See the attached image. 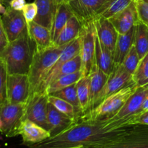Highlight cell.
Returning a JSON list of instances; mask_svg holds the SVG:
<instances>
[{
  "mask_svg": "<svg viewBox=\"0 0 148 148\" xmlns=\"http://www.w3.org/2000/svg\"><path fill=\"white\" fill-rule=\"evenodd\" d=\"M108 0H70L67 3L82 25L94 22L106 9Z\"/></svg>",
  "mask_w": 148,
  "mask_h": 148,
  "instance_id": "obj_6",
  "label": "cell"
},
{
  "mask_svg": "<svg viewBox=\"0 0 148 148\" xmlns=\"http://www.w3.org/2000/svg\"><path fill=\"white\" fill-rule=\"evenodd\" d=\"M51 95L62 98V99L64 100V101H67L69 103L72 104L75 107V111H76L77 114L78 116V121L80 119L82 116V113L81 111L80 106H79V99H78L76 84L66 87V88L57 91V92H53Z\"/></svg>",
  "mask_w": 148,
  "mask_h": 148,
  "instance_id": "obj_29",
  "label": "cell"
},
{
  "mask_svg": "<svg viewBox=\"0 0 148 148\" xmlns=\"http://www.w3.org/2000/svg\"><path fill=\"white\" fill-rule=\"evenodd\" d=\"M131 124L132 125H134V124L148 125V111L135 116L132 121Z\"/></svg>",
  "mask_w": 148,
  "mask_h": 148,
  "instance_id": "obj_37",
  "label": "cell"
},
{
  "mask_svg": "<svg viewBox=\"0 0 148 148\" xmlns=\"http://www.w3.org/2000/svg\"><path fill=\"white\" fill-rule=\"evenodd\" d=\"M27 30L30 38L36 44V51H41L53 45L51 31L46 27L33 21L27 23Z\"/></svg>",
  "mask_w": 148,
  "mask_h": 148,
  "instance_id": "obj_20",
  "label": "cell"
},
{
  "mask_svg": "<svg viewBox=\"0 0 148 148\" xmlns=\"http://www.w3.org/2000/svg\"><path fill=\"white\" fill-rule=\"evenodd\" d=\"M82 24L75 15H72L55 41L54 45L58 46L66 45L79 37L82 30Z\"/></svg>",
  "mask_w": 148,
  "mask_h": 148,
  "instance_id": "obj_24",
  "label": "cell"
},
{
  "mask_svg": "<svg viewBox=\"0 0 148 148\" xmlns=\"http://www.w3.org/2000/svg\"><path fill=\"white\" fill-rule=\"evenodd\" d=\"M7 69L2 59L0 57V106L7 102Z\"/></svg>",
  "mask_w": 148,
  "mask_h": 148,
  "instance_id": "obj_34",
  "label": "cell"
},
{
  "mask_svg": "<svg viewBox=\"0 0 148 148\" xmlns=\"http://www.w3.org/2000/svg\"><path fill=\"white\" fill-rule=\"evenodd\" d=\"M37 6L35 2L27 3L25 4L23 10V12L27 23L34 21L35 18L37 15Z\"/></svg>",
  "mask_w": 148,
  "mask_h": 148,
  "instance_id": "obj_36",
  "label": "cell"
},
{
  "mask_svg": "<svg viewBox=\"0 0 148 148\" xmlns=\"http://www.w3.org/2000/svg\"><path fill=\"white\" fill-rule=\"evenodd\" d=\"M18 135H21L23 144L29 147L51 137L49 131L29 119H25L22 122L19 128Z\"/></svg>",
  "mask_w": 148,
  "mask_h": 148,
  "instance_id": "obj_15",
  "label": "cell"
},
{
  "mask_svg": "<svg viewBox=\"0 0 148 148\" xmlns=\"http://www.w3.org/2000/svg\"><path fill=\"white\" fill-rule=\"evenodd\" d=\"M134 46L141 60L148 53V27L140 21L135 25Z\"/></svg>",
  "mask_w": 148,
  "mask_h": 148,
  "instance_id": "obj_26",
  "label": "cell"
},
{
  "mask_svg": "<svg viewBox=\"0 0 148 148\" xmlns=\"http://www.w3.org/2000/svg\"><path fill=\"white\" fill-rule=\"evenodd\" d=\"M0 1H1L6 7H9L12 0H0Z\"/></svg>",
  "mask_w": 148,
  "mask_h": 148,
  "instance_id": "obj_44",
  "label": "cell"
},
{
  "mask_svg": "<svg viewBox=\"0 0 148 148\" xmlns=\"http://www.w3.org/2000/svg\"><path fill=\"white\" fill-rule=\"evenodd\" d=\"M97 36L101 43L114 54L119 33L109 19L99 17L94 21Z\"/></svg>",
  "mask_w": 148,
  "mask_h": 148,
  "instance_id": "obj_17",
  "label": "cell"
},
{
  "mask_svg": "<svg viewBox=\"0 0 148 148\" xmlns=\"http://www.w3.org/2000/svg\"><path fill=\"white\" fill-rule=\"evenodd\" d=\"M95 62L100 69L109 76L114 69L115 64L114 62V54L106 47L95 35Z\"/></svg>",
  "mask_w": 148,
  "mask_h": 148,
  "instance_id": "obj_21",
  "label": "cell"
},
{
  "mask_svg": "<svg viewBox=\"0 0 148 148\" xmlns=\"http://www.w3.org/2000/svg\"><path fill=\"white\" fill-rule=\"evenodd\" d=\"M37 6V15L34 22L51 31L58 5L55 0H35Z\"/></svg>",
  "mask_w": 148,
  "mask_h": 148,
  "instance_id": "obj_19",
  "label": "cell"
},
{
  "mask_svg": "<svg viewBox=\"0 0 148 148\" xmlns=\"http://www.w3.org/2000/svg\"><path fill=\"white\" fill-rule=\"evenodd\" d=\"M30 96V83L27 75H7V101L10 103H24Z\"/></svg>",
  "mask_w": 148,
  "mask_h": 148,
  "instance_id": "obj_10",
  "label": "cell"
},
{
  "mask_svg": "<svg viewBox=\"0 0 148 148\" xmlns=\"http://www.w3.org/2000/svg\"><path fill=\"white\" fill-rule=\"evenodd\" d=\"M90 77V108L89 111L90 110L91 106L93 104L98 95L103 88L104 85L108 80V75L104 72H103L99 66L97 65L95 62H94L92 65V69L89 75ZM88 111V113H89ZM86 114V115H87ZM81 118V119H82Z\"/></svg>",
  "mask_w": 148,
  "mask_h": 148,
  "instance_id": "obj_22",
  "label": "cell"
},
{
  "mask_svg": "<svg viewBox=\"0 0 148 148\" xmlns=\"http://www.w3.org/2000/svg\"><path fill=\"white\" fill-rule=\"evenodd\" d=\"M148 98V84L136 88L132 95L129 98L119 112L113 119L131 118L139 114L143 103Z\"/></svg>",
  "mask_w": 148,
  "mask_h": 148,
  "instance_id": "obj_14",
  "label": "cell"
},
{
  "mask_svg": "<svg viewBox=\"0 0 148 148\" xmlns=\"http://www.w3.org/2000/svg\"><path fill=\"white\" fill-rule=\"evenodd\" d=\"M82 77L83 76H82V72L81 70L75 72V73L64 75L51 82L46 88L45 92H46L48 95H51V94L61 90L66 87L76 84Z\"/></svg>",
  "mask_w": 148,
  "mask_h": 148,
  "instance_id": "obj_28",
  "label": "cell"
},
{
  "mask_svg": "<svg viewBox=\"0 0 148 148\" xmlns=\"http://www.w3.org/2000/svg\"><path fill=\"white\" fill-rule=\"evenodd\" d=\"M6 10H7V7L0 1V14H4L5 13Z\"/></svg>",
  "mask_w": 148,
  "mask_h": 148,
  "instance_id": "obj_41",
  "label": "cell"
},
{
  "mask_svg": "<svg viewBox=\"0 0 148 148\" xmlns=\"http://www.w3.org/2000/svg\"><path fill=\"white\" fill-rule=\"evenodd\" d=\"M106 148H148V125L135 124L130 132Z\"/></svg>",
  "mask_w": 148,
  "mask_h": 148,
  "instance_id": "obj_12",
  "label": "cell"
},
{
  "mask_svg": "<svg viewBox=\"0 0 148 148\" xmlns=\"http://www.w3.org/2000/svg\"><path fill=\"white\" fill-rule=\"evenodd\" d=\"M132 79L138 87L148 84V53L140 60Z\"/></svg>",
  "mask_w": 148,
  "mask_h": 148,
  "instance_id": "obj_32",
  "label": "cell"
},
{
  "mask_svg": "<svg viewBox=\"0 0 148 148\" xmlns=\"http://www.w3.org/2000/svg\"><path fill=\"white\" fill-rule=\"evenodd\" d=\"M140 59L139 58L138 53L136 50L135 46L133 44L121 64L125 68L126 70L128 71L132 75H133L140 64Z\"/></svg>",
  "mask_w": 148,
  "mask_h": 148,
  "instance_id": "obj_33",
  "label": "cell"
},
{
  "mask_svg": "<svg viewBox=\"0 0 148 148\" xmlns=\"http://www.w3.org/2000/svg\"><path fill=\"white\" fill-rule=\"evenodd\" d=\"M135 82H132L106 98L99 106L82 117L80 120H108L113 119L122 108L125 103L137 88Z\"/></svg>",
  "mask_w": 148,
  "mask_h": 148,
  "instance_id": "obj_4",
  "label": "cell"
},
{
  "mask_svg": "<svg viewBox=\"0 0 148 148\" xmlns=\"http://www.w3.org/2000/svg\"><path fill=\"white\" fill-rule=\"evenodd\" d=\"M47 119L51 137L66 131L77 123L75 119L59 111L49 102L48 105Z\"/></svg>",
  "mask_w": 148,
  "mask_h": 148,
  "instance_id": "obj_13",
  "label": "cell"
},
{
  "mask_svg": "<svg viewBox=\"0 0 148 148\" xmlns=\"http://www.w3.org/2000/svg\"><path fill=\"white\" fill-rule=\"evenodd\" d=\"M134 33L135 26L125 34H119L114 51V62L115 66L122 64L124 58L134 44Z\"/></svg>",
  "mask_w": 148,
  "mask_h": 148,
  "instance_id": "obj_23",
  "label": "cell"
},
{
  "mask_svg": "<svg viewBox=\"0 0 148 148\" xmlns=\"http://www.w3.org/2000/svg\"><path fill=\"white\" fill-rule=\"evenodd\" d=\"M134 1H139V0H133Z\"/></svg>",
  "mask_w": 148,
  "mask_h": 148,
  "instance_id": "obj_47",
  "label": "cell"
},
{
  "mask_svg": "<svg viewBox=\"0 0 148 148\" xmlns=\"http://www.w3.org/2000/svg\"><path fill=\"white\" fill-rule=\"evenodd\" d=\"M0 41L3 43H8V40H7V36H6L5 31H4V26L2 23V19H1V14H0Z\"/></svg>",
  "mask_w": 148,
  "mask_h": 148,
  "instance_id": "obj_39",
  "label": "cell"
},
{
  "mask_svg": "<svg viewBox=\"0 0 148 148\" xmlns=\"http://www.w3.org/2000/svg\"><path fill=\"white\" fill-rule=\"evenodd\" d=\"M7 45V43H3V42L0 41V56H1V54L2 53L3 51H4V49H5V47Z\"/></svg>",
  "mask_w": 148,
  "mask_h": 148,
  "instance_id": "obj_42",
  "label": "cell"
},
{
  "mask_svg": "<svg viewBox=\"0 0 148 148\" xmlns=\"http://www.w3.org/2000/svg\"><path fill=\"white\" fill-rule=\"evenodd\" d=\"M95 35L96 30L94 22L82 25L80 32L82 38L80 56L82 59L81 71L83 77L90 75L95 62Z\"/></svg>",
  "mask_w": 148,
  "mask_h": 148,
  "instance_id": "obj_9",
  "label": "cell"
},
{
  "mask_svg": "<svg viewBox=\"0 0 148 148\" xmlns=\"http://www.w3.org/2000/svg\"><path fill=\"white\" fill-rule=\"evenodd\" d=\"M81 67H82V59H81L80 54H79L61 65L56 70L50 71L43 79L37 92H45L46 88L56 79L64 75L78 72L81 70Z\"/></svg>",
  "mask_w": 148,
  "mask_h": 148,
  "instance_id": "obj_18",
  "label": "cell"
},
{
  "mask_svg": "<svg viewBox=\"0 0 148 148\" xmlns=\"http://www.w3.org/2000/svg\"><path fill=\"white\" fill-rule=\"evenodd\" d=\"M70 0H55V2L58 6L62 4H67Z\"/></svg>",
  "mask_w": 148,
  "mask_h": 148,
  "instance_id": "obj_43",
  "label": "cell"
},
{
  "mask_svg": "<svg viewBox=\"0 0 148 148\" xmlns=\"http://www.w3.org/2000/svg\"><path fill=\"white\" fill-rule=\"evenodd\" d=\"M133 0H108L106 9L101 17L110 19L127 8Z\"/></svg>",
  "mask_w": 148,
  "mask_h": 148,
  "instance_id": "obj_31",
  "label": "cell"
},
{
  "mask_svg": "<svg viewBox=\"0 0 148 148\" xmlns=\"http://www.w3.org/2000/svg\"><path fill=\"white\" fill-rule=\"evenodd\" d=\"M76 87L79 106H80L81 111L82 113V117H83L88 114L90 108V93L89 75L86 77H82L76 83Z\"/></svg>",
  "mask_w": 148,
  "mask_h": 148,
  "instance_id": "obj_27",
  "label": "cell"
},
{
  "mask_svg": "<svg viewBox=\"0 0 148 148\" xmlns=\"http://www.w3.org/2000/svg\"><path fill=\"white\" fill-rule=\"evenodd\" d=\"M49 102L59 111L72 117V118L75 119L78 121V116L75 111V107L69 102L60 98H58V97L53 96L51 95H49Z\"/></svg>",
  "mask_w": 148,
  "mask_h": 148,
  "instance_id": "obj_30",
  "label": "cell"
},
{
  "mask_svg": "<svg viewBox=\"0 0 148 148\" xmlns=\"http://www.w3.org/2000/svg\"><path fill=\"white\" fill-rule=\"evenodd\" d=\"M134 117L108 120L84 119L66 131L30 146L31 148H57L82 146L84 148H106L130 132Z\"/></svg>",
  "mask_w": 148,
  "mask_h": 148,
  "instance_id": "obj_1",
  "label": "cell"
},
{
  "mask_svg": "<svg viewBox=\"0 0 148 148\" xmlns=\"http://www.w3.org/2000/svg\"><path fill=\"white\" fill-rule=\"evenodd\" d=\"M72 15L73 13L69 8L68 4H62L58 6L51 30V40L53 45L62 30L66 25L67 21Z\"/></svg>",
  "mask_w": 148,
  "mask_h": 148,
  "instance_id": "obj_25",
  "label": "cell"
},
{
  "mask_svg": "<svg viewBox=\"0 0 148 148\" xmlns=\"http://www.w3.org/2000/svg\"><path fill=\"white\" fill-rule=\"evenodd\" d=\"M67 45L60 46L53 45L41 51H36L27 74L30 83V96L38 92L43 79Z\"/></svg>",
  "mask_w": 148,
  "mask_h": 148,
  "instance_id": "obj_3",
  "label": "cell"
},
{
  "mask_svg": "<svg viewBox=\"0 0 148 148\" xmlns=\"http://www.w3.org/2000/svg\"><path fill=\"white\" fill-rule=\"evenodd\" d=\"M49 95L46 92H36L26 102L24 119H29L49 131L47 119Z\"/></svg>",
  "mask_w": 148,
  "mask_h": 148,
  "instance_id": "obj_8",
  "label": "cell"
},
{
  "mask_svg": "<svg viewBox=\"0 0 148 148\" xmlns=\"http://www.w3.org/2000/svg\"><path fill=\"white\" fill-rule=\"evenodd\" d=\"M139 21L148 27V0H139L134 1Z\"/></svg>",
  "mask_w": 148,
  "mask_h": 148,
  "instance_id": "obj_35",
  "label": "cell"
},
{
  "mask_svg": "<svg viewBox=\"0 0 148 148\" xmlns=\"http://www.w3.org/2000/svg\"><path fill=\"white\" fill-rule=\"evenodd\" d=\"M3 26L8 42L18 38L27 28V23L23 11L15 10L9 6L1 15Z\"/></svg>",
  "mask_w": 148,
  "mask_h": 148,
  "instance_id": "obj_11",
  "label": "cell"
},
{
  "mask_svg": "<svg viewBox=\"0 0 148 148\" xmlns=\"http://www.w3.org/2000/svg\"><path fill=\"white\" fill-rule=\"evenodd\" d=\"M147 111H148V98L145 101V102L143 103V106H141V108H140V111H139V114H137V115H139V114H142V113Z\"/></svg>",
  "mask_w": 148,
  "mask_h": 148,
  "instance_id": "obj_40",
  "label": "cell"
},
{
  "mask_svg": "<svg viewBox=\"0 0 148 148\" xmlns=\"http://www.w3.org/2000/svg\"><path fill=\"white\" fill-rule=\"evenodd\" d=\"M57 148H84L82 146H77V147H57Z\"/></svg>",
  "mask_w": 148,
  "mask_h": 148,
  "instance_id": "obj_46",
  "label": "cell"
},
{
  "mask_svg": "<svg viewBox=\"0 0 148 148\" xmlns=\"http://www.w3.org/2000/svg\"><path fill=\"white\" fill-rule=\"evenodd\" d=\"M109 20L119 34H125L128 33L139 22L138 14L134 1H132L121 12L110 18Z\"/></svg>",
  "mask_w": 148,
  "mask_h": 148,
  "instance_id": "obj_16",
  "label": "cell"
},
{
  "mask_svg": "<svg viewBox=\"0 0 148 148\" xmlns=\"http://www.w3.org/2000/svg\"><path fill=\"white\" fill-rule=\"evenodd\" d=\"M132 82H134L132 79V75L128 71L126 70L122 64L116 65L114 66L112 72L108 76L106 83L91 106L89 113L95 109L98 106H99L106 98L122 88H125Z\"/></svg>",
  "mask_w": 148,
  "mask_h": 148,
  "instance_id": "obj_7",
  "label": "cell"
},
{
  "mask_svg": "<svg viewBox=\"0 0 148 148\" xmlns=\"http://www.w3.org/2000/svg\"><path fill=\"white\" fill-rule=\"evenodd\" d=\"M36 51V46L27 28L18 38L7 43L0 57L8 75H27Z\"/></svg>",
  "mask_w": 148,
  "mask_h": 148,
  "instance_id": "obj_2",
  "label": "cell"
},
{
  "mask_svg": "<svg viewBox=\"0 0 148 148\" xmlns=\"http://www.w3.org/2000/svg\"><path fill=\"white\" fill-rule=\"evenodd\" d=\"M25 0H12L10 4V7L15 10L23 11L25 4Z\"/></svg>",
  "mask_w": 148,
  "mask_h": 148,
  "instance_id": "obj_38",
  "label": "cell"
},
{
  "mask_svg": "<svg viewBox=\"0 0 148 148\" xmlns=\"http://www.w3.org/2000/svg\"><path fill=\"white\" fill-rule=\"evenodd\" d=\"M26 103H10L6 102L0 106V118L2 121L1 134L7 137L18 135L19 128L24 121Z\"/></svg>",
  "mask_w": 148,
  "mask_h": 148,
  "instance_id": "obj_5",
  "label": "cell"
},
{
  "mask_svg": "<svg viewBox=\"0 0 148 148\" xmlns=\"http://www.w3.org/2000/svg\"><path fill=\"white\" fill-rule=\"evenodd\" d=\"M2 121H1V118H0V132L1 133V131H2Z\"/></svg>",
  "mask_w": 148,
  "mask_h": 148,
  "instance_id": "obj_45",
  "label": "cell"
}]
</instances>
